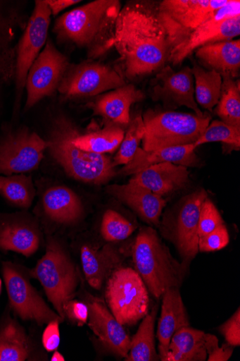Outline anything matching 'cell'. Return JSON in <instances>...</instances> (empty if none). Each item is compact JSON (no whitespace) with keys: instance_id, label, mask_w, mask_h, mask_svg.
<instances>
[{"instance_id":"cell-1","label":"cell","mask_w":240,"mask_h":361,"mask_svg":"<svg viewBox=\"0 0 240 361\" xmlns=\"http://www.w3.org/2000/svg\"><path fill=\"white\" fill-rule=\"evenodd\" d=\"M114 47L130 80L163 68L170 45L157 7L132 3L122 8L117 19Z\"/></svg>"},{"instance_id":"cell-2","label":"cell","mask_w":240,"mask_h":361,"mask_svg":"<svg viewBox=\"0 0 240 361\" xmlns=\"http://www.w3.org/2000/svg\"><path fill=\"white\" fill-rule=\"evenodd\" d=\"M118 0H96L58 18L53 31L59 41L87 49L89 57L105 54L114 47Z\"/></svg>"},{"instance_id":"cell-3","label":"cell","mask_w":240,"mask_h":361,"mask_svg":"<svg viewBox=\"0 0 240 361\" xmlns=\"http://www.w3.org/2000/svg\"><path fill=\"white\" fill-rule=\"evenodd\" d=\"M78 129L65 117L54 123L49 141V152L68 176L93 184H103L116 173L114 162L104 154L84 151L72 143Z\"/></svg>"},{"instance_id":"cell-4","label":"cell","mask_w":240,"mask_h":361,"mask_svg":"<svg viewBox=\"0 0 240 361\" xmlns=\"http://www.w3.org/2000/svg\"><path fill=\"white\" fill-rule=\"evenodd\" d=\"M133 260L135 271L156 299L168 288H179L183 282L185 267L171 255L151 227L141 229L134 244Z\"/></svg>"},{"instance_id":"cell-5","label":"cell","mask_w":240,"mask_h":361,"mask_svg":"<svg viewBox=\"0 0 240 361\" xmlns=\"http://www.w3.org/2000/svg\"><path fill=\"white\" fill-rule=\"evenodd\" d=\"M145 135L143 149L152 152L163 148L192 145L203 135L211 116H198L176 111H149L144 116Z\"/></svg>"},{"instance_id":"cell-6","label":"cell","mask_w":240,"mask_h":361,"mask_svg":"<svg viewBox=\"0 0 240 361\" xmlns=\"http://www.w3.org/2000/svg\"><path fill=\"white\" fill-rule=\"evenodd\" d=\"M30 274L42 283L49 300L65 319L63 305L75 298L79 276L74 262L58 242H49L46 254Z\"/></svg>"},{"instance_id":"cell-7","label":"cell","mask_w":240,"mask_h":361,"mask_svg":"<svg viewBox=\"0 0 240 361\" xmlns=\"http://www.w3.org/2000/svg\"><path fill=\"white\" fill-rule=\"evenodd\" d=\"M106 298L110 312L122 325H134L149 312V290L135 270L116 269L108 279Z\"/></svg>"},{"instance_id":"cell-8","label":"cell","mask_w":240,"mask_h":361,"mask_svg":"<svg viewBox=\"0 0 240 361\" xmlns=\"http://www.w3.org/2000/svg\"><path fill=\"white\" fill-rule=\"evenodd\" d=\"M230 0H164L157 13L168 37L170 51Z\"/></svg>"},{"instance_id":"cell-9","label":"cell","mask_w":240,"mask_h":361,"mask_svg":"<svg viewBox=\"0 0 240 361\" xmlns=\"http://www.w3.org/2000/svg\"><path fill=\"white\" fill-rule=\"evenodd\" d=\"M240 35V2L230 0L198 26L181 44L170 51L168 61L179 65L200 47L232 41Z\"/></svg>"},{"instance_id":"cell-10","label":"cell","mask_w":240,"mask_h":361,"mask_svg":"<svg viewBox=\"0 0 240 361\" xmlns=\"http://www.w3.org/2000/svg\"><path fill=\"white\" fill-rule=\"evenodd\" d=\"M4 276L11 307L23 320H32L39 325L57 320L64 321L53 311L30 281L10 262L4 266Z\"/></svg>"},{"instance_id":"cell-11","label":"cell","mask_w":240,"mask_h":361,"mask_svg":"<svg viewBox=\"0 0 240 361\" xmlns=\"http://www.w3.org/2000/svg\"><path fill=\"white\" fill-rule=\"evenodd\" d=\"M125 85L123 78L109 66L84 62L65 73L58 89L67 97H87Z\"/></svg>"},{"instance_id":"cell-12","label":"cell","mask_w":240,"mask_h":361,"mask_svg":"<svg viewBox=\"0 0 240 361\" xmlns=\"http://www.w3.org/2000/svg\"><path fill=\"white\" fill-rule=\"evenodd\" d=\"M47 142L35 133L22 129L0 143V175L27 173L39 168Z\"/></svg>"},{"instance_id":"cell-13","label":"cell","mask_w":240,"mask_h":361,"mask_svg":"<svg viewBox=\"0 0 240 361\" xmlns=\"http://www.w3.org/2000/svg\"><path fill=\"white\" fill-rule=\"evenodd\" d=\"M68 65L67 58L49 41L33 62L27 77V109L53 94L67 72Z\"/></svg>"},{"instance_id":"cell-14","label":"cell","mask_w":240,"mask_h":361,"mask_svg":"<svg viewBox=\"0 0 240 361\" xmlns=\"http://www.w3.org/2000/svg\"><path fill=\"white\" fill-rule=\"evenodd\" d=\"M51 16L46 1L37 0L35 8L17 47L15 81V89L19 92L25 87L31 66L46 42Z\"/></svg>"},{"instance_id":"cell-15","label":"cell","mask_w":240,"mask_h":361,"mask_svg":"<svg viewBox=\"0 0 240 361\" xmlns=\"http://www.w3.org/2000/svg\"><path fill=\"white\" fill-rule=\"evenodd\" d=\"M152 97L170 107L186 106L198 116H203L194 95V76L189 67L175 72L170 66H165L153 81Z\"/></svg>"},{"instance_id":"cell-16","label":"cell","mask_w":240,"mask_h":361,"mask_svg":"<svg viewBox=\"0 0 240 361\" xmlns=\"http://www.w3.org/2000/svg\"><path fill=\"white\" fill-rule=\"evenodd\" d=\"M88 324L102 345L115 355L125 358L130 347V338L122 325L102 300L88 295Z\"/></svg>"},{"instance_id":"cell-17","label":"cell","mask_w":240,"mask_h":361,"mask_svg":"<svg viewBox=\"0 0 240 361\" xmlns=\"http://www.w3.org/2000/svg\"><path fill=\"white\" fill-rule=\"evenodd\" d=\"M208 198L204 190H197L187 197L180 209L177 219L175 243L186 260L193 259L198 252V220L203 202Z\"/></svg>"},{"instance_id":"cell-18","label":"cell","mask_w":240,"mask_h":361,"mask_svg":"<svg viewBox=\"0 0 240 361\" xmlns=\"http://www.w3.org/2000/svg\"><path fill=\"white\" fill-rule=\"evenodd\" d=\"M144 98L141 90L133 85H125L98 97L91 109L94 115L101 116L109 124L127 126L130 122L131 106L142 102Z\"/></svg>"},{"instance_id":"cell-19","label":"cell","mask_w":240,"mask_h":361,"mask_svg":"<svg viewBox=\"0 0 240 361\" xmlns=\"http://www.w3.org/2000/svg\"><path fill=\"white\" fill-rule=\"evenodd\" d=\"M108 191L119 201L125 204L147 223L158 226L166 201L162 196L149 189L129 182L127 185H113Z\"/></svg>"},{"instance_id":"cell-20","label":"cell","mask_w":240,"mask_h":361,"mask_svg":"<svg viewBox=\"0 0 240 361\" xmlns=\"http://www.w3.org/2000/svg\"><path fill=\"white\" fill-rule=\"evenodd\" d=\"M189 175L187 167L164 162L135 173L130 182L163 196L185 188Z\"/></svg>"},{"instance_id":"cell-21","label":"cell","mask_w":240,"mask_h":361,"mask_svg":"<svg viewBox=\"0 0 240 361\" xmlns=\"http://www.w3.org/2000/svg\"><path fill=\"white\" fill-rule=\"evenodd\" d=\"M170 162L185 167L196 166L198 159L192 145L163 148L146 152L139 147L132 160L122 169L125 176L134 175L157 164Z\"/></svg>"},{"instance_id":"cell-22","label":"cell","mask_w":240,"mask_h":361,"mask_svg":"<svg viewBox=\"0 0 240 361\" xmlns=\"http://www.w3.org/2000/svg\"><path fill=\"white\" fill-rule=\"evenodd\" d=\"M162 298L161 315L157 331V338L160 343L159 355L168 350L171 338L181 328L190 326L179 289L168 288Z\"/></svg>"},{"instance_id":"cell-23","label":"cell","mask_w":240,"mask_h":361,"mask_svg":"<svg viewBox=\"0 0 240 361\" xmlns=\"http://www.w3.org/2000/svg\"><path fill=\"white\" fill-rule=\"evenodd\" d=\"M81 259L86 280L96 290L101 288L120 264V256L109 246L96 248L84 245L81 250Z\"/></svg>"},{"instance_id":"cell-24","label":"cell","mask_w":240,"mask_h":361,"mask_svg":"<svg viewBox=\"0 0 240 361\" xmlns=\"http://www.w3.org/2000/svg\"><path fill=\"white\" fill-rule=\"evenodd\" d=\"M196 57L222 76L236 78L240 69V40L221 42L200 47Z\"/></svg>"},{"instance_id":"cell-25","label":"cell","mask_w":240,"mask_h":361,"mask_svg":"<svg viewBox=\"0 0 240 361\" xmlns=\"http://www.w3.org/2000/svg\"><path fill=\"white\" fill-rule=\"evenodd\" d=\"M205 333L190 326L181 328L171 338L168 350L159 355L162 361H204L208 358Z\"/></svg>"},{"instance_id":"cell-26","label":"cell","mask_w":240,"mask_h":361,"mask_svg":"<svg viewBox=\"0 0 240 361\" xmlns=\"http://www.w3.org/2000/svg\"><path fill=\"white\" fill-rule=\"evenodd\" d=\"M44 208L46 214L60 224H72L82 216L81 200L71 189L64 186L49 189L44 195Z\"/></svg>"},{"instance_id":"cell-27","label":"cell","mask_w":240,"mask_h":361,"mask_svg":"<svg viewBox=\"0 0 240 361\" xmlns=\"http://www.w3.org/2000/svg\"><path fill=\"white\" fill-rule=\"evenodd\" d=\"M124 136L125 131L121 126L107 123L104 128L85 135H80L77 130L72 143L84 151L104 154L117 150Z\"/></svg>"},{"instance_id":"cell-28","label":"cell","mask_w":240,"mask_h":361,"mask_svg":"<svg viewBox=\"0 0 240 361\" xmlns=\"http://www.w3.org/2000/svg\"><path fill=\"white\" fill-rule=\"evenodd\" d=\"M157 307L149 313L141 324L138 332L130 340L127 361H157L160 359L155 345V322Z\"/></svg>"},{"instance_id":"cell-29","label":"cell","mask_w":240,"mask_h":361,"mask_svg":"<svg viewBox=\"0 0 240 361\" xmlns=\"http://www.w3.org/2000/svg\"><path fill=\"white\" fill-rule=\"evenodd\" d=\"M191 72L195 78L194 95L201 108L213 111L218 104L222 90V75L215 71H206L194 62Z\"/></svg>"},{"instance_id":"cell-30","label":"cell","mask_w":240,"mask_h":361,"mask_svg":"<svg viewBox=\"0 0 240 361\" xmlns=\"http://www.w3.org/2000/svg\"><path fill=\"white\" fill-rule=\"evenodd\" d=\"M30 353L24 330L16 322L10 321L0 330V361H24Z\"/></svg>"},{"instance_id":"cell-31","label":"cell","mask_w":240,"mask_h":361,"mask_svg":"<svg viewBox=\"0 0 240 361\" xmlns=\"http://www.w3.org/2000/svg\"><path fill=\"white\" fill-rule=\"evenodd\" d=\"M39 245V235L28 227L7 225L0 231V249L4 250L30 257L38 250Z\"/></svg>"},{"instance_id":"cell-32","label":"cell","mask_w":240,"mask_h":361,"mask_svg":"<svg viewBox=\"0 0 240 361\" xmlns=\"http://www.w3.org/2000/svg\"><path fill=\"white\" fill-rule=\"evenodd\" d=\"M221 95L217 114L222 121L240 128V86L228 75H222Z\"/></svg>"},{"instance_id":"cell-33","label":"cell","mask_w":240,"mask_h":361,"mask_svg":"<svg viewBox=\"0 0 240 361\" xmlns=\"http://www.w3.org/2000/svg\"><path fill=\"white\" fill-rule=\"evenodd\" d=\"M145 135V125L141 114L137 116L129 123L120 149L114 159V165L126 166L133 158L139 148Z\"/></svg>"},{"instance_id":"cell-34","label":"cell","mask_w":240,"mask_h":361,"mask_svg":"<svg viewBox=\"0 0 240 361\" xmlns=\"http://www.w3.org/2000/svg\"><path fill=\"white\" fill-rule=\"evenodd\" d=\"M0 192L9 202L23 208L30 207L35 196L31 178L23 175L7 177Z\"/></svg>"},{"instance_id":"cell-35","label":"cell","mask_w":240,"mask_h":361,"mask_svg":"<svg viewBox=\"0 0 240 361\" xmlns=\"http://www.w3.org/2000/svg\"><path fill=\"white\" fill-rule=\"evenodd\" d=\"M222 142L234 149L240 147V128L222 121H214L206 128L203 135L193 144L194 149L207 143Z\"/></svg>"},{"instance_id":"cell-36","label":"cell","mask_w":240,"mask_h":361,"mask_svg":"<svg viewBox=\"0 0 240 361\" xmlns=\"http://www.w3.org/2000/svg\"><path fill=\"white\" fill-rule=\"evenodd\" d=\"M135 226L118 212L108 210L103 216L101 233L108 242H118L128 238Z\"/></svg>"},{"instance_id":"cell-37","label":"cell","mask_w":240,"mask_h":361,"mask_svg":"<svg viewBox=\"0 0 240 361\" xmlns=\"http://www.w3.org/2000/svg\"><path fill=\"white\" fill-rule=\"evenodd\" d=\"M225 224L218 209L211 200L206 199L202 204L198 220L199 239L211 233Z\"/></svg>"},{"instance_id":"cell-38","label":"cell","mask_w":240,"mask_h":361,"mask_svg":"<svg viewBox=\"0 0 240 361\" xmlns=\"http://www.w3.org/2000/svg\"><path fill=\"white\" fill-rule=\"evenodd\" d=\"M229 243V235L225 224L198 240V251L215 252L220 250Z\"/></svg>"},{"instance_id":"cell-39","label":"cell","mask_w":240,"mask_h":361,"mask_svg":"<svg viewBox=\"0 0 240 361\" xmlns=\"http://www.w3.org/2000/svg\"><path fill=\"white\" fill-rule=\"evenodd\" d=\"M205 347L208 361H227L233 353L232 346L227 343L220 347L217 338L211 334H205Z\"/></svg>"},{"instance_id":"cell-40","label":"cell","mask_w":240,"mask_h":361,"mask_svg":"<svg viewBox=\"0 0 240 361\" xmlns=\"http://www.w3.org/2000/svg\"><path fill=\"white\" fill-rule=\"evenodd\" d=\"M64 318H68L78 326L87 324L89 319V308L86 303L71 300L63 305Z\"/></svg>"},{"instance_id":"cell-41","label":"cell","mask_w":240,"mask_h":361,"mask_svg":"<svg viewBox=\"0 0 240 361\" xmlns=\"http://www.w3.org/2000/svg\"><path fill=\"white\" fill-rule=\"evenodd\" d=\"M220 332L227 344L232 347L240 345V310L236 312L220 327Z\"/></svg>"},{"instance_id":"cell-42","label":"cell","mask_w":240,"mask_h":361,"mask_svg":"<svg viewBox=\"0 0 240 361\" xmlns=\"http://www.w3.org/2000/svg\"><path fill=\"white\" fill-rule=\"evenodd\" d=\"M59 324L57 320H53L47 324V326L43 334V345L48 352L57 350L60 345Z\"/></svg>"},{"instance_id":"cell-43","label":"cell","mask_w":240,"mask_h":361,"mask_svg":"<svg viewBox=\"0 0 240 361\" xmlns=\"http://www.w3.org/2000/svg\"><path fill=\"white\" fill-rule=\"evenodd\" d=\"M45 1L53 16H56L64 9L81 2L80 0H45Z\"/></svg>"},{"instance_id":"cell-44","label":"cell","mask_w":240,"mask_h":361,"mask_svg":"<svg viewBox=\"0 0 240 361\" xmlns=\"http://www.w3.org/2000/svg\"><path fill=\"white\" fill-rule=\"evenodd\" d=\"M52 361H64V357L58 351H56L51 357Z\"/></svg>"},{"instance_id":"cell-45","label":"cell","mask_w":240,"mask_h":361,"mask_svg":"<svg viewBox=\"0 0 240 361\" xmlns=\"http://www.w3.org/2000/svg\"><path fill=\"white\" fill-rule=\"evenodd\" d=\"M6 177H0V190H1L3 185L6 183Z\"/></svg>"},{"instance_id":"cell-46","label":"cell","mask_w":240,"mask_h":361,"mask_svg":"<svg viewBox=\"0 0 240 361\" xmlns=\"http://www.w3.org/2000/svg\"><path fill=\"white\" fill-rule=\"evenodd\" d=\"M1 290H2V280L0 279V293H1Z\"/></svg>"}]
</instances>
